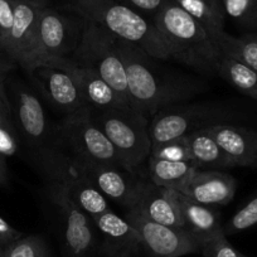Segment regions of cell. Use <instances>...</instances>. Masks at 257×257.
Here are the masks:
<instances>
[{
	"label": "cell",
	"instance_id": "1",
	"mask_svg": "<svg viewBox=\"0 0 257 257\" xmlns=\"http://www.w3.org/2000/svg\"><path fill=\"white\" fill-rule=\"evenodd\" d=\"M70 7L82 19L93 22L115 38L139 47L153 58H173L172 48L152 19L134 9L115 0H70Z\"/></svg>",
	"mask_w": 257,
	"mask_h": 257
},
{
	"label": "cell",
	"instance_id": "2",
	"mask_svg": "<svg viewBox=\"0 0 257 257\" xmlns=\"http://www.w3.org/2000/svg\"><path fill=\"white\" fill-rule=\"evenodd\" d=\"M152 21L172 48L173 58L198 71L217 73L222 56L199 22L172 0H167Z\"/></svg>",
	"mask_w": 257,
	"mask_h": 257
},
{
	"label": "cell",
	"instance_id": "3",
	"mask_svg": "<svg viewBox=\"0 0 257 257\" xmlns=\"http://www.w3.org/2000/svg\"><path fill=\"white\" fill-rule=\"evenodd\" d=\"M132 106L148 117L190 95L189 86L158 76L149 63V54L128 42L117 39Z\"/></svg>",
	"mask_w": 257,
	"mask_h": 257
},
{
	"label": "cell",
	"instance_id": "4",
	"mask_svg": "<svg viewBox=\"0 0 257 257\" xmlns=\"http://www.w3.org/2000/svg\"><path fill=\"white\" fill-rule=\"evenodd\" d=\"M38 162L49 198L61 216L63 257H93L98 251V242L92 218L76 203L53 165L41 155H38Z\"/></svg>",
	"mask_w": 257,
	"mask_h": 257
},
{
	"label": "cell",
	"instance_id": "5",
	"mask_svg": "<svg viewBox=\"0 0 257 257\" xmlns=\"http://www.w3.org/2000/svg\"><path fill=\"white\" fill-rule=\"evenodd\" d=\"M91 118L112 143L130 172L134 173L149 159L150 122L144 112L130 105H121L107 110H91Z\"/></svg>",
	"mask_w": 257,
	"mask_h": 257
},
{
	"label": "cell",
	"instance_id": "6",
	"mask_svg": "<svg viewBox=\"0 0 257 257\" xmlns=\"http://www.w3.org/2000/svg\"><path fill=\"white\" fill-rule=\"evenodd\" d=\"M82 21L80 38L72 54L68 57L77 66L97 73L132 106L125 68L117 51V38L93 22Z\"/></svg>",
	"mask_w": 257,
	"mask_h": 257
},
{
	"label": "cell",
	"instance_id": "7",
	"mask_svg": "<svg viewBox=\"0 0 257 257\" xmlns=\"http://www.w3.org/2000/svg\"><path fill=\"white\" fill-rule=\"evenodd\" d=\"M59 137L63 147L83 162L115 165L128 170L112 143L92 121L90 107L64 116L59 126Z\"/></svg>",
	"mask_w": 257,
	"mask_h": 257
},
{
	"label": "cell",
	"instance_id": "8",
	"mask_svg": "<svg viewBox=\"0 0 257 257\" xmlns=\"http://www.w3.org/2000/svg\"><path fill=\"white\" fill-rule=\"evenodd\" d=\"M72 38L70 21L54 9L43 7L21 67L32 73L43 64L68 57V53L75 49Z\"/></svg>",
	"mask_w": 257,
	"mask_h": 257
},
{
	"label": "cell",
	"instance_id": "9",
	"mask_svg": "<svg viewBox=\"0 0 257 257\" xmlns=\"http://www.w3.org/2000/svg\"><path fill=\"white\" fill-rule=\"evenodd\" d=\"M38 155L48 160L58 172L70 190L76 203L91 218L101 216L110 211L107 198L91 180L82 162L68 152L66 148L44 147L39 149Z\"/></svg>",
	"mask_w": 257,
	"mask_h": 257
},
{
	"label": "cell",
	"instance_id": "10",
	"mask_svg": "<svg viewBox=\"0 0 257 257\" xmlns=\"http://www.w3.org/2000/svg\"><path fill=\"white\" fill-rule=\"evenodd\" d=\"M221 118L222 112L218 107L204 103L172 105L162 108L150 121L149 134L152 148L187 137L198 128L223 123Z\"/></svg>",
	"mask_w": 257,
	"mask_h": 257
},
{
	"label": "cell",
	"instance_id": "11",
	"mask_svg": "<svg viewBox=\"0 0 257 257\" xmlns=\"http://www.w3.org/2000/svg\"><path fill=\"white\" fill-rule=\"evenodd\" d=\"M125 219L137 229L144 251L152 257H182L201 252L202 241L187 228L157 223L135 208L126 211Z\"/></svg>",
	"mask_w": 257,
	"mask_h": 257
},
{
	"label": "cell",
	"instance_id": "12",
	"mask_svg": "<svg viewBox=\"0 0 257 257\" xmlns=\"http://www.w3.org/2000/svg\"><path fill=\"white\" fill-rule=\"evenodd\" d=\"M32 73L37 76L39 86L49 102L64 115L90 107L81 93L70 57L43 64Z\"/></svg>",
	"mask_w": 257,
	"mask_h": 257
},
{
	"label": "cell",
	"instance_id": "13",
	"mask_svg": "<svg viewBox=\"0 0 257 257\" xmlns=\"http://www.w3.org/2000/svg\"><path fill=\"white\" fill-rule=\"evenodd\" d=\"M100 237L98 252L105 257H138L143 251L142 238L125 217L112 211L92 219Z\"/></svg>",
	"mask_w": 257,
	"mask_h": 257
},
{
	"label": "cell",
	"instance_id": "14",
	"mask_svg": "<svg viewBox=\"0 0 257 257\" xmlns=\"http://www.w3.org/2000/svg\"><path fill=\"white\" fill-rule=\"evenodd\" d=\"M81 162L91 180L105 194L106 198L117 202L125 207L126 211L134 208L139 196L142 179H137L133 172L115 165L87 163L83 160Z\"/></svg>",
	"mask_w": 257,
	"mask_h": 257
},
{
	"label": "cell",
	"instance_id": "15",
	"mask_svg": "<svg viewBox=\"0 0 257 257\" xmlns=\"http://www.w3.org/2000/svg\"><path fill=\"white\" fill-rule=\"evenodd\" d=\"M237 182L231 174L222 170L198 169L179 190L183 196L206 204L226 206L236 194Z\"/></svg>",
	"mask_w": 257,
	"mask_h": 257
},
{
	"label": "cell",
	"instance_id": "16",
	"mask_svg": "<svg viewBox=\"0 0 257 257\" xmlns=\"http://www.w3.org/2000/svg\"><path fill=\"white\" fill-rule=\"evenodd\" d=\"M134 208L157 223L184 228L182 209L177 199V190L159 187L150 179H142L139 196Z\"/></svg>",
	"mask_w": 257,
	"mask_h": 257
},
{
	"label": "cell",
	"instance_id": "17",
	"mask_svg": "<svg viewBox=\"0 0 257 257\" xmlns=\"http://www.w3.org/2000/svg\"><path fill=\"white\" fill-rule=\"evenodd\" d=\"M208 128L233 167L256 168L257 132L224 122L216 123Z\"/></svg>",
	"mask_w": 257,
	"mask_h": 257
},
{
	"label": "cell",
	"instance_id": "18",
	"mask_svg": "<svg viewBox=\"0 0 257 257\" xmlns=\"http://www.w3.org/2000/svg\"><path fill=\"white\" fill-rule=\"evenodd\" d=\"M17 120L24 139L38 149L46 147L48 138V122L39 98L32 91L17 87L14 92Z\"/></svg>",
	"mask_w": 257,
	"mask_h": 257
},
{
	"label": "cell",
	"instance_id": "19",
	"mask_svg": "<svg viewBox=\"0 0 257 257\" xmlns=\"http://www.w3.org/2000/svg\"><path fill=\"white\" fill-rule=\"evenodd\" d=\"M13 6V27L9 34L6 56L14 64L21 66L31 46L39 13L46 6H42L34 0H14Z\"/></svg>",
	"mask_w": 257,
	"mask_h": 257
},
{
	"label": "cell",
	"instance_id": "20",
	"mask_svg": "<svg viewBox=\"0 0 257 257\" xmlns=\"http://www.w3.org/2000/svg\"><path fill=\"white\" fill-rule=\"evenodd\" d=\"M177 199L182 209L184 228L198 237L202 243L206 239L221 233V214L214 207L198 203L179 192H177Z\"/></svg>",
	"mask_w": 257,
	"mask_h": 257
},
{
	"label": "cell",
	"instance_id": "21",
	"mask_svg": "<svg viewBox=\"0 0 257 257\" xmlns=\"http://www.w3.org/2000/svg\"><path fill=\"white\" fill-rule=\"evenodd\" d=\"M73 70L81 93L91 110H107V108L118 107L121 105H128L96 72L77 66L76 63H73Z\"/></svg>",
	"mask_w": 257,
	"mask_h": 257
},
{
	"label": "cell",
	"instance_id": "22",
	"mask_svg": "<svg viewBox=\"0 0 257 257\" xmlns=\"http://www.w3.org/2000/svg\"><path fill=\"white\" fill-rule=\"evenodd\" d=\"M208 127L198 128L184 137L189 147L190 159L199 169L203 170H221L232 168L233 164L217 144Z\"/></svg>",
	"mask_w": 257,
	"mask_h": 257
},
{
	"label": "cell",
	"instance_id": "23",
	"mask_svg": "<svg viewBox=\"0 0 257 257\" xmlns=\"http://www.w3.org/2000/svg\"><path fill=\"white\" fill-rule=\"evenodd\" d=\"M149 177L159 187L179 192L192 175L199 169L192 160L168 162L149 158Z\"/></svg>",
	"mask_w": 257,
	"mask_h": 257
},
{
	"label": "cell",
	"instance_id": "24",
	"mask_svg": "<svg viewBox=\"0 0 257 257\" xmlns=\"http://www.w3.org/2000/svg\"><path fill=\"white\" fill-rule=\"evenodd\" d=\"M218 48L221 56L246 64L252 70L257 71V34L246 33L243 36L234 37L222 31L211 34Z\"/></svg>",
	"mask_w": 257,
	"mask_h": 257
},
{
	"label": "cell",
	"instance_id": "25",
	"mask_svg": "<svg viewBox=\"0 0 257 257\" xmlns=\"http://www.w3.org/2000/svg\"><path fill=\"white\" fill-rule=\"evenodd\" d=\"M202 24L209 34L223 31L224 14L222 0H172Z\"/></svg>",
	"mask_w": 257,
	"mask_h": 257
},
{
	"label": "cell",
	"instance_id": "26",
	"mask_svg": "<svg viewBox=\"0 0 257 257\" xmlns=\"http://www.w3.org/2000/svg\"><path fill=\"white\" fill-rule=\"evenodd\" d=\"M217 73L239 92L257 101V71L236 59L222 56Z\"/></svg>",
	"mask_w": 257,
	"mask_h": 257
},
{
	"label": "cell",
	"instance_id": "27",
	"mask_svg": "<svg viewBox=\"0 0 257 257\" xmlns=\"http://www.w3.org/2000/svg\"><path fill=\"white\" fill-rule=\"evenodd\" d=\"M224 14L238 26L257 31V0H222Z\"/></svg>",
	"mask_w": 257,
	"mask_h": 257
},
{
	"label": "cell",
	"instance_id": "28",
	"mask_svg": "<svg viewBox=\"0 0 257 257\" xmlns=\"http://www.w3.org/2000/svg\"><path fill=\"white\" fill-rule=\"evenodd\" d=\"M3 257H51V254L42 237L22 236L4 248Z\"/></svg>",
	"mask_w": 257,
	"mask_h": 257
},
{
	"label": "cell",
	"instance_id": "29",
	"mask_svg": "<svg viewBox=\"0 0 257 257\" xmlns=\"http://www.w3.org/2000/svg\"><path fill=\"white\" fill-rule=\"evenodd\" d=\"M254 226H257V194L238 209L224 226H222V232L224 236H231L247 231Z\"/></svg>",
	"mask_w": 257,
	"mask_h": 257
},
{
	"label": "cell",
	"instance_id": "30",
	"mask_svg": "<svg viewBox=\"0 0 257 257\" xmlns=\"http://www.w3.org/2000/svg\"><path fill=\"white\" fill-rule=\"evenodd\" d=\"M153 159L168 160V162H188L190 159L189 147L185 138L170 140L152 148L150 157Z\"/></svg>",
	"mask_w": 257,
	"mask_h": 257
},
{
	"label": "cell",
	"instance_id": "31",
	"mask_svg": "<svg viewBox=\"0 0 257 257\" xmlns=\"http://www.w3.org/2000/svg\"><path fill=\"white\" fill-rule=\"evenodd\" d=\"M201 252L203 257H247L229 243L223 232L206 239L202 243Z\"/></svg>",
	"mask_w": 257,
	"mask_h": 257
},
{
	"label": "cell",
	"instance_id": "32",
	"mask_svg": "<svg viewBox=\"0 0 257 257\" xmlns=\"http://www.w3.org/2000/svg\"><path fill=\"white\" fill-rule=\"evenodd\" d=\"M13 0H0V52L6 54L9 34L13 27Z\"/></svg>",
	"mask_w": 257,
	"mask_h": 257
},
{
	"label": "cell",
	"instance_id": "33",
	"mask_svg": "<svg viewBox=\"0 0 257 257\" xmlns=\"http://www.w3.org/2000/svg\"><path fill=\"white\" fill-rule=\"evenodd\" d=\"M115 2L134 9L143 16L150 17V19L154 18L155 14L167 3V0H115Z\"/></svg>",
	"mask_w": 257,
	"mask_h": 257
},
{
	"label": "cell",
	"instance_id": "34",
	"mask_svg": "<svg viewBox=\"0 0 257 257\" xmlns=\"http://www.w3.org/2000/svg\"><path fill=\"white\" fill-rule=\"evenodd\" d=\"M18 152V140L16 128L0 126V155L4 158L13 157Z\"/></svg>",
	"mask_w": 257,
	"mask_h": 257
},
{
	"label": "cell",
	"instance_id": "35",
	"mask_svg": "<svg viewBox=\"0 0 257 257\" xmlns=\"http://www.w3.org/2000/svg\"><path fill=\"white\" fill-rule=\"evenodd\" d=\"M23 234L18 229L12 227L3 217H0V246L3 247V249L11 243H13L14 241L21 238Z\"/></svg>",
	"mask_w": 257,
	"mask_h": 257
},
{
	"label": "cell",
	"instance_id": "36",
	"mask_svg": "<svg viewBox=\"0 0 257 257\" xmlns=\"http://www.w3.org/2000/svg\"><path fill=\"white\" fill-rule=\"evenodd\" d=\"M13 62L3 52H0V97L8 98V93L6 90V75L13 67Z\"/></svg>",
	"mask_w": 257,
	"mask_h": 257
},
{
	"label": "cell",
	"instance_id": "37",
	"mask_svg": "<svg viewBox=\"0 0 257 257\" xmlns=\"http://www.w3.org/2000/svg\"><path fill=\"white\" fill-rule=\"evenodd\" d=\"M0 126L14 127L12 117V105L9 98L0 97Z\"/></svg>",
	"mask_w": 257,
	"mask_h": 257
},
{
	"label": "cell",
	"instance_id": "38",
	"mask_svg": "<svg viewBox=\"0 0 257 257\" xmlns=\"http://www.w3.org/2000/svg\"><path fill=\"white\" fill-rule=\"evenodd\" d=\"M0 185H8V168L3 155H0Z\"/></svg>",
	"mask_w": 257,
	"mask_h": 257
},
{
	"label": "cell",
	"instance_id": "39",
	"mask_svg": "<svg viewBox=\"0 0 257 257\" xmlns=\"http://www.w3.org/2000/svg\"><path fill=\"white\" fill-rule=\"evenodd\" d=\"M34 2L42 4V6H47V2H48V0H34Z\"/></svg>",
	"mask_w": 257,
	"mask_h": 257
},
{
	"label": "cell",
	"instance_id": "40",
	"mask_svg": "<svg viewBox=\"0 0 257 257\" xmlns=\"http://www.w3.org/2000/svg\"><path fill=\"white\" fill-rule=\"evenodd\" d=\"M3 252H4V249H3V247L0 246V257H3Z\"/></svg>",
	"mask_w": 257,
	"mask_h": 257
},
{
	"label": "cell",
	"instance_id": "41",
	"mask_svg": "<svg viewBox=\"0 0 257 257\" xmlns=\"http://www.w3.org/2000/svg\"><path fill=\"white\" fill-rule=\"evenodd\" d=\"M256 168H257V165H256Z\"/></svg>",
	"mask_w": 257,
	"mask_h": 257
},
{
	"label": "cell",
	"instance_id": "42",
	"mask_svg": "<svg viewBox=\"0 0 257 257\" xmlns=\"http://www.w3.org/2000/svg\"><path fill=\"white\" fill-rule=\"evenodd\" d=\"M13 2H14V0H13Z\"/></svg>",
	"mask_w": 257,
	"mask_h": 257
}]
</instances>
